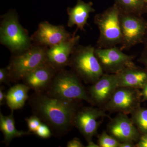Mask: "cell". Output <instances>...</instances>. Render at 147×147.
<instances>
[{
	"label": "cell",
	"instance_id": "603a6c76",
	"mask_svg": "<svg viewBox=\"0 0 147 147\" xmlns=\"http://www.w3.org/2000/svg\"><path fill=\"white\" fill-rule=\"evenodd\" d=\"M26 121L28 124L29 131L33 132L34 133L36 131L42 123V121L39 117L34 115L30 117L27 118L26 119Z\"/></svg>",
	"mask_w": 147,
	"mask_h": 147
},
{
	"label": "cell",
	"instance_id": "44dd1931",
	"mask_svg": "<svg viewBox=\"0 0 147 147\" xmlns=\"http://www.w3.org/2000/svg\"><path fill=\"white\" fill-rule=\"evenodd\" d=\"M131 114V120L140 131L147 134V110L137 108Z\"/></svg>",
	"mask_w": 147,
	"mask_h": 147
},
{
	"label": "cell",
	"instance_id": "7c38bea8",
	"mask_svg": "<svg viewBox=\"0 0 147 147\" xmlns=\"http://www.w3.org/2000/svg\"><path fill=\"white\" fill-rule=\"evenodd\" d=\"M80 38L74 33L69 39L47 48L48 63L57 70L63 69L66 66L69 65L71 54L78 45Z\"/></svg>",
	"mask_w": 147,
	"mask_h": 147
},
{
	"label": "cell",
	"instance_id": "6da1fadb",
	"mask_svg": "<svg viewBox=\"0 0 147 147\" xmlns=\"http://www.w3.org/2000/svg\"><path fill=\"white\" fill-rule=\"evenodd\" d=\"M76 101L52 97L43 92H35L29 98L34 115L50 127L53 134L60 137L74 126L78 111Z\"/></svg>",
	"mask_w": 147,
	"mask_h": 147
},
{
	"label": "cell",
	"instance_id": "cb8c5ba5",
	"mask_svg": "<svg viewBox=\"0 0 147 147\" xmlns=\"http://www.w3.org/2000/svg\"><path fill=\"white\" fill-rule=\"evenodd\" d=\"M34 134L38 137L45 139L50 138L53 133L50 127L46 124L42 123Z\"/></svg>",
	"mask_w": 147,
	"mask_h": 147
},
{
	"label": "cell",
	"instance_id": "ffe728a7",
	"mask_svg": "<svg viewBox=\"0 0 147 147\" xmlns=\"http://www.w3.org/2000/svg\"><path fill=\"white\" fill-rule=\"evenodd\" d=\"M119 9L125 13L141 15L147 13V3L144 0H115Z\"/></svg>",
	"mask_w": 147,
	"mask_h": 147
},
{
	"label": "cell",
	"instance_id": "1f68e13d",
	"mask_svg": "<svg viewBox=\"0 0 147 147\" xmlns=\"http://www.w3.org/2000/svg\"><path fill=\"white\" fill-rule=\"evenodd\" d=\"M139 61L141 62L144 65L147 69V57H142L139 59Z\"/></svg>",
	"mask_w": 147,
	"mask_h": 147
},
{
	"label": "cell",
	"instance_id": "f546056e",
	"mask_svg": "<svg viewBox=\"0 0 147 147\" xmlns=\"http://www.w3.org/2000/svg\"><path fill=\"white\" fill-rule=\"evenodd\" d=\"M134 145L133 142H120L119 147H132Z\"/></svg>",
	"mask_w": 147,
	"mask_h": 147
},
{
	"label": "cell",
	"instance_id": "3957f363",
	"mask_svg": "<svg viewBox=\"0 0 147 147\" xmlns=\"http://www.w3.org/2000/svg\"><path fill=\"white\" fill-rule=\"evenodd\" d=\"M47 48L34 44L23 52L15 54L7 67L10 82L22 80L31 71L47 63Z\"/></svg>",
	"mask_w": 147,
	"mask_h": 147
},
{
	"label": "cell",
	"instance_id": "e0dca14e",
	"mask_svg": "<svg viewBox=\"0 0 147 147\" xmlns=\"http://www.w3.org/2000/svg\"><path fill=\"white\" fill-rule=\"evenodd\" d=\"M91 2L86 3L83 0H77L76 5L73 7H68L67 13L69 16L67 26L71 28L76 26L77 30L85 31V26L88 24L90 13L95 11Z\"/></svg>",
	"mask_w": 147,
	"mask_h": 147
},
{
	"label": "cell",
	"instance_id": "5bb4252c",
	"mask_svg": "<svg viewBox=\"0 0 147 147\" xmlns=\"http://www.w3.org/2000/svg\"><path fill=\"white\" fill-rule=\"evenodd\" d=\"M57 70L47 62L27 74L22 81L35 92H44L50 85Z\"/></svg>",
	"mask_w": 147,
	"mask_h": 147
},
{
	"label": "cell",
	"instance_id": "4316f807",
	"mask_svg": "<svg viewBox=\"0 0 147 147\" xmlns=\"http://www.w3.org/2000/svg\"><path fill=\"white\" fill-rule=\"evenodd\" d=\"M137 146L139 147H147V134L143 135L137 144Z\"/></svg>",
	"mask_w": 147,
	"mask_h": 147
},
{
	"label": "cell",
	"instance_id": "7a4b0ae2",
	"mask_svg": "<svg viewBox=\"0 0 147 147\" xmlns=\"http://www.w3.org/2000/svg\"><path fill=\"white\" fill-rule=\"evenodd\" d=\"M52 97L68 100H84L92 103L79 76L75 72L58 70L45 91Z\"/></svg>",
	"mask_w": 147,
	"mask_h": 147
},
{
	"label": "cell",
	"instance_id": "8992f818",
	"mask_svg": "<svg viewBox=\"0 0 147 147\" xmlns=\"http://www.w3.org/2000/svg\"><path fill=\"white\" fill-rule=\"evenodd\" d=\"M92 45H76L71 54L69 65L84 81L94 83L104 74Z\"/></svg>",
	"mask_w": 147,
	"mask_h": 147
},
{
	"label": "cell",
	"instance_id": "d6a6232c",
	"mask_svg": "<svg viewBox=\"0 0 147 147\" xmlns=\"http://www.w3.org/2000/svg\"><path fill=\"white\" fill-rule=\"evenodd\" d=\"M143 94L144 95V97L147 99V83L145 85L144 87V90H143Z\"/></svg>",
	"mask_w": 147,
	"mask_h": 147
},
{
	"label": "cell",
	"instance_id": "9a60e30c",
	"mask_svg": "<svg viewBox=\"0 0 147 147\" xmlns=\"http://www.w3.org/2000/svg\"><path fill=\"white\" fill-rule=\"evenodd\" d=\"M117 88L116 74H103L90 87L92 102L99 104L107 102Z\"/></svg>",
	"mask_w": 147,
	"mask_h": 147
},
{
	"label": "cell",
	"instance_id": "484cf974",
	"mask_svg": "<svg viewBox=\"0 0 147 147\" xmlns=\"http://www.w3.org/2000/svg\"><path fill=\"white\" fill-rule=\"evenodd\" d=\"M84 145L82 144L81 140L77 138H74L67 142V147H83Z\"/></svg>",
	"mask_w": 147,
	"mask_h": 147
},
{
	"label": "cell",
	"instance_id": "277c9868",
	"mask_svg": "<svg viewBox=\"0 0 147 147\" xmlns=\"http://www.w3.org/2000/svg\"><path fill=\"white\" fill-rule=\"evenodd\" d=\"M120 10L115 3L94 16V24L99 32L96 47L107 48L121 44L122 36L120 24Z\"/></svg>",
	"mask_w": 147,
	"mask_h": 147
},
{
	"label": "cell",
	"instance_id": "4dcf8cb0",
	"mask_svg": "<svg viewBox=\"0 0 147 147\" xmlns=\"http://www.w3.org/2000/svg\"><path fill=\"white\" fill-rule=\"evenodd\" d=\"M87 147H100L99 145L95 144L92 141V140H89L88 141V145Z\"/></svg>",
	"mask_w": 147,
	"mask_h": 147
},
{
	"label": "cell",
	"instance_id": "7402d4cb",
	"mask_svg": "<svg viewBox=\"0 0 147 147\" xmlns=\"http://www.w3.org/2000/svg\"><path fill=\"white\" fill-rule=\"evenodd\" d=\"M120 143L115 137L108 135L105 131L98 138V145L100 147H119Z\"/></svg>",
	"mask_w": 147,
	"mask_h": 147
},
{
	"label": "cell",
	"instance_id": "9c48e42d",
	"mask_svg": "<svg viewBox=\"0 0 147 147\" xmlns=\"http://www.w3.org/2000/svg\"><path fill=\"white\" fill-rule=\"evenodd\" d=\"M72 36L63 26H54L45 21L39 24L31 39L35 45L49 48L69 39Z\"/></svg>",
	"mask_w": 147,
	"mask_h": 147
},
{
	"label": "cell",
	"instance_id": "83f0119b",
	"mask_svg": "<svg viewBox=\"0 0 147 147\" xmlns=\"http://www.w3.org/2000/svg\"><path fill=\"white\" fill-rule=\"evenodd\" d=\"M4 88L3 86L1 87L0 88V105L1 106L4 104L5 101H6V94L3 91Z\"/></svg>",
	"mask_w": 147,
	"mask_h": 147
},
{
	"label": "cell",
	"instance_id": "52a82bcc",
	"mask_svg": "<svg viewBox=\"0 0 147 147\" xmlns=\"http://www.w3.org/2000/svg\"><path fill=\"white\" fill-rule=\"evenodd\" d=\"M119 18L122 36L121 50H127L143 43L147 31L146 20L141 15L121 11Z\"/></svg>",
	"mask_w": 147,
	"mask_h": 147
},
{
	"label": "cell",
	"instance_id": "4fadbf2b",
	"mask_svg": "<svg viewBox=\"0 0 147 147\" xmlns=\"http://www.w3.org/2000/svg\"><path fill=\"white\" fill-rule=\"evenodd\" d=\"M108 130L111 136L115 137L120 142L136 141L139 133L135 125L126 115L120 113L110 121Z\"/></svg>",
	"mask_w": 147,
	"mask_h": 147
},
{
	"label": "cell",
	"instance_id": "2e32d148",
	"mask_svg": "<svg viewBox=\"0 0 147 147\" xmlns=\"http://www.w3.org/2000/svg\"><path fill=\"white\" fill-rule=\"evenodd\" d=\"M116 74L118 88L127 87L137 89L144 88L147 83V71L138 68L135 65Z\"/></svg>",
	"mask_w": 147,
	"mask_h": 147
},
{
	"label": "cell",
	"instance_id": "d6986e66",
	"mask_svg": "<svg viewBox=\"0 0 147 147\" xmlns=\"http://www.w3.org/2000/svg\"><path fill=\"white\" fill-rule=\"evenodd\" d=\"M13 110L9 116H5L0 113V129L4 136L3 142L9 145L13 138L30 135V131H19L15 127V121L13 115Z\"/></svg>",
	"mask_w": 147,
	"mask_h": 147
},
{
	"label": "cell",
	"instance_id": "5b68a950",
	"mask_svg": "<svg viewBox=\"0 0 147 147\" xmlns=\"http://www.w3.org/2000/svg\"><path fill=\"white\" fill-rule=\"evenodd\" d=\"M0 42L12 53L23 52L32 45L26 30L20 25L17 14L10 11L2 16Z\"/></svg>",
	"mask_w": 147,
	"mask_h": 147
},
{
	"label": "cell",
	"instance_id": "f1b7e54d",
	"mask_svg": "<svg viewBox=\"0 0 147 147\" xmlns=\"http://www.w3.org/2000/svg\"><path fill=\"white\" fill-rule=\"evenodd\" d=\"M144 44V51H143V57H147V31L145 35L143 42Z\"/></svg>",
	"mask_w": 147,
	"mask_h": 147
},
{
	"label": "cell",
	"instance_id": "d4e9b609",
	"mask_svg": "<svg viewBox=\"0 0 147 147\" xmlns=\"http://www.w3.org/2000/svg\"><path fill=\"white\" fill-rule=\"evenodd\" d=\"M10 82L7 67L0 69V84H9Z\"/></svg>",
	"mask_w": 147,
	"mask_h": 147
},
{
	"label": "cell",
	"instance_id": "836d02e7",
	"mask_svg": "<svg viewBox=\"0 0 147 147\" xmlns=\"http://www.w3.org/2000/svg\"><path fill=\"white\" fill-rule=\"evenodd\" d=\"M146 3H147V0H144Z\"/></svg>",
	"mask_w": 147,
	"mask_h": 147
},
{
	"label": "cell",
	"instance_id": "8fae6325",
	"mask_svg": "<svg viewBox=\"0 0 147 147\" xmlns=\"http://www.w3.org/2000/svg\"><path fill=\"white\" fill-rule=\"evenodd\" d=\"M103 110L96 108L87 107L78 111L74 121L76 127L85 137L87 142L97 133L99 121L98 120L105 116Z\"/></svg>",
	"mask_w": 147,
	"mask_h": 147
},
{
	"label": "cell",
	"instance_id": "ba28073f",
	"mask_svg": "<svg viewBox=\"0 0 147 147\" xmlns=\"http://www.w3.org/2000/svg\"><path fill=\"white\" fill-rule=\"evenodd\" d=\"M95 54L103 71L117 74L123 69L134 65V57L125 54L116 47L107 48H95Z\"/></svg>",
	"mask_w": 147,
	"mask_h": 147
},
{
	"label": "cell",
	"instance_id": "30bf717a",
	"mask_svg": "<svg viewBox=\"0 0 147 147\" xmlns=\"http://www.w3.org/2000/svg\"><path fill=\"white\" fill-rule=\"evenodd\" d=\"M137 89L119 87L106 103V110L124 114L131 113L137 108L139 100Z\"/></svg>",
	"mask_w": 147,
	"mask_h": 147
},
{
	"label": "cell",
	"instance_id": "ac0fdd59",
	"mask_svg": "<svg viewBox=\"0 0 147 147\" xmlns=\"http://www.w3.org/2000/svg\"><path fill=\"white\" fill-rule=\"evenodd\" d=\"M30 87L25 84H17L11 87L6 94V103L11 110L23 108L29 98Z\"/></svg>",
	"mask_w": 147,
	"mask_h": 147
}]
</instances>
